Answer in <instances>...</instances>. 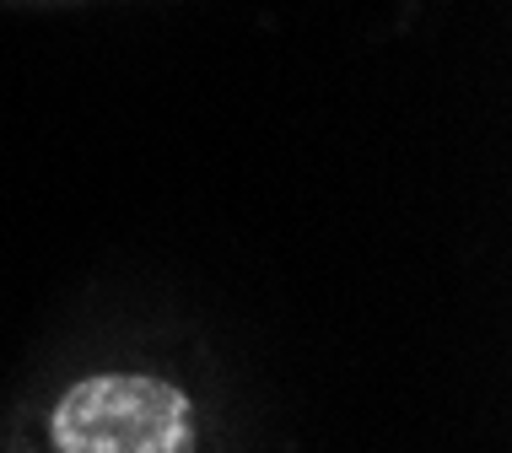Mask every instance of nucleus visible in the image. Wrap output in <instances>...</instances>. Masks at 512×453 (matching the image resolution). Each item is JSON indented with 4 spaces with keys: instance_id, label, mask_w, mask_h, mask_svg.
I'll return each mask as SVG.
<instances>
[{
    "instance_id": "f257e3e1",
    "label": "nucleus",
    "mask_w": 512,
    "mask_h": 453,
    "mask_svg": "<svg viewBox=\"0 0 512 453\" xmlns=\"http://www.w3.org/2000/svg\"><path fill=\"white\" fill-rule=\"evenodd\" d=\"M60 453H195L189 400L162 378H81L49 416Z\"/></svg>"
}]
</instances>
